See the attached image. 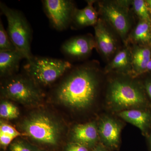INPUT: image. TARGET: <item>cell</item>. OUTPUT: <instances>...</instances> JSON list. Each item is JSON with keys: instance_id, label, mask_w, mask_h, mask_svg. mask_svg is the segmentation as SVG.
<instances>
[{"instance_id": "obj_16", "label": "cell", "mask_w": 151, "mask_h": 151, "mask_svg": "<svg viewBox=\"0 0 151 151\" xmlns=\"http://www.w3.org/2000/svg\"><path fill=\"white\" fill-rule=\"evenodd\" d=\"M24 56L17 50L0 51V74L2 77H11L18 70L20 63Z\"/></svg>"}, {"instance_id": "obj_5", "label": "cell", "mask_w": 151, "mask_h": 151, "mask_svg": "<svg viewBox=\"0 0 151 151\" xmlns=\"http://www.w3.org/2000/svg\"><path fill=\"white\" fill-rule=\"evenodd\" d=\"M69 61L33 56L23 66L25 74L40 87L51 85L72 68Z\"/></svg>"}, {"instance_id": "obj_9", "label": "cell", "mask_w": 151, "mask_h": 151, "mask_svg": "<svg viewBox=\"0 0 151 151\" xmlns=\"http://www.w3.org/2000/svg\"><path fill=\"white\" fill-rule=\"evenodd\" d=\"M97 123L100 142L111 150H117L121 143L122 122L113 116L104 115Z\"/></svg>"}, {"instance_id": "obj_17", "label": "cell", "mask_w": 151, "mask_h": 151, "mask_svg": "<svg viewBox=\"0 0 151 151\" xmlns=\"http://www.w3.org/2000/svg\"><path fill=\"white\" fill-rule=\"evenodd\" d=\"M94 2V1H88L87 5L84 8L81 9H76L71 23L79 28L94 26L99 19L98 12L93 6Z\"/></svg>"}, {"instance_id": "obj_18", "label": "cell", "mask_w": 151, "mask_h": 151, "mask_svg": "<svg viewBox=\"0 0 151 151\" xmlns=\"http://www.w3.org/2000/svg\"><path fill=\"white\" fill-rule=\"evenodd\" d=\"M129 42L135 45L151 46V22L139 20L129 35L127 44Z\"/></svg>"}, {"instance_id": "obj_14", "label": "cell", "mask_w": 151, "mask_h": 151, "mask_svg": "<svg viewBox=\"0 0 151 151\" xmlns=\"http://www.w3.org/2000/svg\"><path fill=\"white\" fill-rule=\"evenodd\" d=\"M106 73L115 72L119 75L131 76L132 72L131 47L127 45L119 50L105 68Z\"/></svg>"}, {"instance_id": "obj_28", "label": "cell", "mask_w": 151, "mask_h": 151, "mask_svg": "<svg viewBox=\"0 0 151 151\" xmlns=\"http://www.w3.org/2000/svg\"><path fill=\"white\" fill-rule=\"evenodd\" d=\"M146 1V2L147 3V4L148 7L150 14L151 20V0H147V1Z\"/></svg>"}, {"instance_id": "obj_6", "label": "cell", "mask_w": 151, "mask_h": 151, "mask_svg": "<svg viewBox=\"0 0 151 151\" xmlns=\"http://www.w3.org/2000/svg\"><path fill=\"white\" fill-rule=\"evenodd\" d=\"M131 1H104L98 3V14L118 35L125 45L132 27Z\"/></svg>"}, {"instance_id": "obj_2", "label": "cell", "mask_w": 151, "mask_h": 151, "mask_svg": "<svg viewBox=\"0 0 151 151\" xmlns=\"http://www.w3.org/2000/svg\"><path fill=\"white\" fill-rule=\"evenodd\" d=\"M20 132L34 142L55 148L61 142L64 127L61 121L45 110L32 111L19 124Z\"/></svg>"}, {"instance_id": "obj_1", "label": "cell", "mask_w": 151, "mask_h": 151, "mask_svg": "<svg viewBox=\"0 0 151 151\" xmlns=\"http://www.w3.org/2000/svg\"><path fill=\"white\" fill-rule=\"evenodd\" d=\"M93 63L72 69L55 89V100L73 111H85L95 102L100 84L99 71Z\"/></svg>"}, {"instance_id": "obj_24", "label": "cell", "mask_w": 151, "mask_h": 151, "mask_svg": "<svg viewBox=\"0 0 151 151\" xmlns=\"http://www.w3.org/2000/svg\"><path fill=\"white\" fill-rule=\"evenodd\" d=\"M91 150L81 144L70 142L66 144L63 151H91Z\"/></svg>"}, {"instance_id": "obj_15", "label": "cell", "mask_w": 151, "mask_h": 151, "mask_svg": "<svg viewBox=\"0 0 151 151\" xmlns=\"http://www.w3.org/2000/svg\"><path fill=\"white\" fill-rule=\"evenodd\" d=\"M131 48L132 72L131 77L137 78L145 73L151 59V46H143L133 45Z\"/></svg>"}, {"instance_id": "obj_12", "label": "cell", "mask_w": 151, "mask_h": 151, "mask_svg": "<svg viewBox=\"0 0 151 151\" xmlns=\"http://www.w3.org/2000/svg\"><path fill=\"white\" fill-rule=\"evenodd\" d=\"M70 142L81 144L92 150L100 143L97 122L74 125L70 131Z\"/></svg>"}, {"instance_id": "obj_25", "label": "cell", "mask_w": 151, "mask_h": 151, "mask_svg": "<svg viewBox=\"0 0 151 151\" xmlns=\"http://www.w3.org/2000/svg\"><path fill=\"white\" fill-rule=\"evenodd\" d=\"M146 94L148 96L151 101V76L147 78L143 84Z\"/></svg>"}, {"instance_id": "obj_3", "label": "cell", "mask_w": 151, "mask_h": 151, "mask_svg": "<svg viewBox=\"0 0 151 151\" xmlns=\"http://www.w3.org/2000/svg\"><path fill=\"white\" fill-rule=\"evenodd\" d=\"M105 103L110 111L116 113L134 108H148L143 84L129 76L120 75L108 83Z\"/></svg>"}, {"instance_id": "obj_8", "label": "cell", "mask_w": 151, "mask_h": 151, "mask_svg": "<svg viewBox=\"0 0 151 151\" xmlns=\"http://www.w3.org/2000/svg\"><path fill=\"white\" fill-rule=\"evenodd\" d=\"M44 9L52 27L63 31L72 23L75 5L70 0H45Z\"/></svg>"}, {"instance_id": "obj_26", "label": "cell", "mask_w": 151, "mask_h": 151, "mask_svg": "<svg viewBox=\"0 0 151 151\" xmlns=\"http://www.w3.org/2000/svg\"><path fill=\"white\" fill-rule=\"evenodd\" d=\"M111 150L108 149L105 146L103 145V144L100 142L93 148L91 151H111Z\"/></svg>"}, {"instance_id": "obj_22", "label": "cell", "mask_w": 151, "mask_h": 151, "mask_svg": "<svg viewBox=\"0 0 151 151\" xmlns=\"http://www.w3.org/2000/svg\"><path fill=\"white\" fill-rule=\"evenodd\" d=\"M9 151H36V146L22 139L17 138L9 147Z\"/></svg>"}, {"instance_id": "obj_21", "label": "cell", "mask_w": 151, "mask_h": 151, "mask_svg": "<svg viewBox=\"0 0 151 151\" xmlns=\"http://www.w3.org/2000/svg\"><path fill=\"white\" fill-rule=\"evenodd\" d=\"M17 50L14 45L7 32L5 29L3 23L0 21V51H10Z\"/></svg>"}, {"instance_id": "obj_13", "label": "cell", "mask_w": 151, "mask_h": 151, "mask_svg": "<svg viewBox=\"0 0 151 151\" xmlns=\"http://www.w3.org/2000/svg\"><path fill=\"white\" fill-rule=\"evenodd\" d=\"M116 114L124 121L137 127L144 136H149L151 128V111L148 108L129 109Z\"/></svg>"}, {"instance_id": "obj_11", "label": "cell", "mask_w": 151, "mask_h": 151, "mask_svg": "<svg viewBox=\"0 0 151 151\" xmlns=\"http://www.w3.org/2000/svg\"><path fill=\"white\" fill-rule=\"evenodd\" d=\"M96 48L94 37L90 35L77 36L63 44L61 50L65 56L75 59L85 58Z\"/></svg>"}, {"instance_id": "obj_10", "label": "cell", "mask_w": 151, "mask_h": 151, "mask_svg": "<svg viewBox=\"0 0 151 151\" xmlns=\"http://www.w3.org/2000/svg\"><path fill=\"white\" fill-rule=\"evenodd\" d=\"M94 29L96 48L104 58L109 60L118 51V41L114 31L101 18H99Z\"/></svg>"}, {"instance_id": "obj_7", "label": "cell", "mask_w": 151, "mask_h": 151, "mask_svg": "<svg viewBox=\"0 0 151 151\" xmlns=\"http://www.w3.org/2000/svg\"><path fill=\"white\" fill-rule=\"evenodd\" d=\"M0 8L8 22V34L17 50L27 60L32 58L31 51L32 30L29 24L22 12L10 8L4 3H0Z\"/></svg>"}, {"instance_id": "obj_23", "label": "cell", "mask_w": 151, "mask_h": 151, "mask_svg": "<svg viewBox=\"0 0 151 151\" xmlns=\"http://www.w3.org/2000/svg\"><path fill=\"white\" fill-rule=\"evenodd\" d=\"M0 133L8 135L15 139L19 137L24 136L23 134L17 130L15 127L3 120H1L0 122Z\"/></svg>"}, {"instance_id": "obj_20", "label": "cell", "mask_w": 151, "mask_h": 151, "mask_svg": "<svg viewBox=\"0 0 151 151\" xmlns=\"http://www.w3.org/2000/svg\"><path fill=\"white\" fill-rule=\"evenodd\" d=\"M132 9L139 20L146 21L151 22V16L146 1L134 0L131 1Z\"/></svg>"}, {"instance_id": "obj_29", "label": "cell", "mask_w": 151, "mask_h": 151, "mask_svg": "<svg viewBox=\"0 0 151 151\" xmlns=\"http://www.w3.org/2000/svg\"><path fill=\"white\" fill-rule=\"evenodd\" d=\"M36 151H50L48 150H47L46 149L38 147L37 146H36Z\"/></svg>"}, {"instance_id": "obj_27", "label": "cell", "mask_w": 151, "mask_h": 151, "mask_svg": "<svg viewBox=\"0 0 151 151\" xmlns=\"http://www.w3.org/2000/svg\"><path fill=\"white\" fill-rule=\"evenodd\" d=\"M151 59L149 61L148 64L147 66V68L145 71V73L147 72H151Z\"/></svg>"}, {"instance_id": "obj_19", "label": "cell", "mask_w": 151, "mask_h": 151, "mask_svg": "<svg viewBox=\"0 0 151 151\" xmlns=\"http://www.w3.org/2000/svg\"><path fill=\"white\" fill-rule=\"evenodd\" d=\"M20 115L18 108L8 100H3L0 104V116L4 120H12L18 118Z\"/></svg>"}, {"instance_id": "obj_4", "label": "cell", "mask_w": 151, "mask_h": 151, "mask_svg": "<svg viewBox=\"0 0 151 151\" xmlns=\"http://www.w3.org/2000/svg\"><path fill=\"white\" fill-rule=\"evenodd\" d=\"M1 92L6 100L29 107L39 106L43 100L40 87L27 75H14L6 78L1 84Z\"/></svg>"}, {"instance_id": "obj_30", "label": "cell", "mask_w": 151, "mask_h": 151, "mask_svg": "<svg viewBox=\"0 0 151 151\" xmlns=\"http://www.w3.org/2000/svg\"><path fill=\"white\" fill-rule=\"evenodd\" d=\"M149 144H150V150L151 151V131L150 134L149 135Z\"/></svg>"}]
</instances>
